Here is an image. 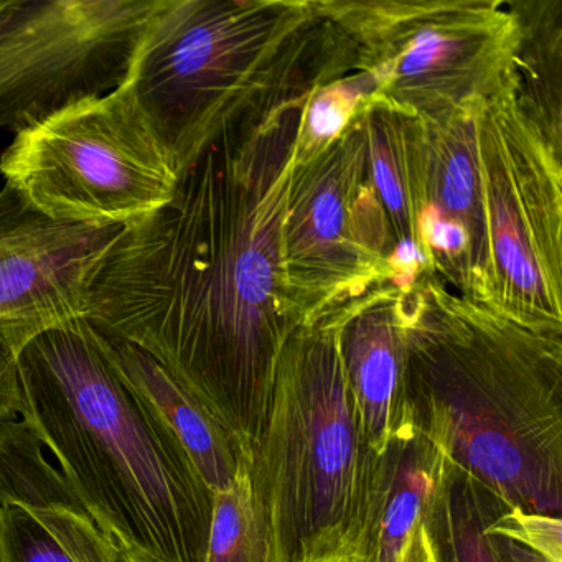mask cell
Here are the masks:
<instances>
[{
    "label": "cell",
    "mask_w": 562,
    "mask_h": 562,
    "mask_svg": "<svg viewBox=\"0 0 562 562\" xmlns=\"http://www.w3.org/2000/svg\"><path fill=\"white\" fill-rule=\"evenodd\" d=\"M318 18L317 0H162L124 87L177 176Z\"/></svg>",
    "instance_id": "cell-5"
},
{
    "label": "cell",
    "mask_w": 562,
    "mask_h": 562,
    "mask_svg": "<svg viewBox=\"0 0 562 562\" xmlns=\"http://www.w3.org/2000/svg\"><path fill=\"white\" fill-rule=\"evenodd\" d=\"M368 162L393 236L394 278L413 281L426 271L420 222L426 209V121L378 101L360 104Z\"/></svg>",
    "instance_id": "cell-15"
},
{
    "label": "cell",
    "mask_w": 562,
    "mask_h": 562,
    "mask_svg": "<svg viewBox=\"0 0 562 562\" xmlns=\"http://www.w3.org/2000/svg\"><path fill=\"white\" fill-rule=\"evenodd\" d=\"M0 173L47 218L91 226H126L153 215L179 182L124 85L18 134Z\"/></svg>",
    "instance_id": "cell-7"
},
{
    "label": "cell",
    "mask_w": 562,
    "mask_h": 562,
    "mask_svg": "<svg viewBox=\"0 0 562 562\" xmlns=\"http://www.w3.org/2000/svg\"><path fill=\"white\" fill-rule=\"evenodd\" d=\"M325 81L308 50L245 98L180 170L172 200L124 226L88 292L83 318L156 358L248 462L302 325L285 292L282 225L305 106Z\"/></svg>",
    "instance_id": "cell-1"
},
{
    "label": "cell",
    "mask_w": 562,
    "mask_h": 562,
    "mask_svg": "<svg viewBox=\"0 0 562 562\" xmlns=\"http://www.w3.org/2000/svg\"><path fill=\"white\" fill-rule=\"evenodd\" d=\"M371 94L370 78L357 70L315 88L305 106L295 162H307L324 153L344 133L355 111L363 101L370 100Z\"/></svg>",
    "instance_id": "cell-21"
},
{
    "label": "cell",
    "mask_w": 562,
    "mask_h": 562,
    "mask_svg": "<svg viewBox=\"0 0 562 562\" xmlns=\"http://www.w3.org/2000/svg\"><path fill=\"white\" fill-rule=\"evenodd\" d=\"M4 562H77L31 512L21 506L0 508Z\"/></svg>",
    "instance_id": "cell-23"
},
{
    "label": "cell",
    "mask_w": 562,
    "mask_h": 562,
    "mask_svg": "<svg viewBox=\"0 0 562 562\" xmlns=\"http://www.w3.org/2000/svg\"><path fill=\"white\" fill-rule=\"evenodd\" d=\"M482 104L439 123L426 121V209L420 241L427 269L439 281L490 307L485 195L476 149V114Z\"/></svg>",
    "instance_id": "cell-12"
},
{
    "label": "cell",
    "mask_w": 562,
    "mask_h": 562,
    "mask_svg": "<svg viewBox=\"0 0 562 562\" xmlns=\"http://www.w3.org/2000/svg\"><path fill=\"white\" fill-rule=\"evenodd\" d=\"M19 376L22 417L104 535L160 562H205L213 492L87 318L32 335Z\"/></svg>",
    "instance_id": "cell-3"
},
{
    "label": "cell",
    "mask_w": 562,
    "mask_h": 562,
    "mask_svg": "<svg viewBox=\"0 0 562 562\" xmlns=\"http://www.w3.org/2000/svg\"><path fill=\"white\" fill-rule=\"evenodd\" d=\"M317 562H350L347 558H328V559H322V561Z\"/></svg>",
    "instance_id": "cell-26"
},
{
    "label": "cell",
    "mask_w": 562,
    "mask_h": 562,
    "mask_svg": "<svg viewBox=\"0 0 562 562\" xmlns=\"http://www.w3.org/2000/svg\"><path fill=\"white\" fill-rule=\"evenodd\" d=\"M492 529L538 552L549 562H562L561 518L521 512L506 506L493 518Z\"/></svg>",
    "instance_id": "cell-24"
},
{
    "label": "cell",
    "mask_w": 562,
    "mask_h": 562,
    "mask_svg": "<svg viewBox=\"0 0 562 562\" xmlns=\"http://www.w3.org/2000/svg\"><path fill=\"white\" fill-rule=\"evenodd\" d=\"M124 226L55 222L0 190V330L29 337L83 317L91 281Z\"/></svg>",
    "instance_id": "cell-11"
},
{
    "label": "cell",
    "mask_w": 562,
    "mask_h": 562,
    "mask_svg": "<svg viewBox=\"0 0 562 562\" xmlns=\"http://www.w3.org/2000/svg\"><path fill=\"white\" fill-rule=\"evenodd\" d=\"M0 562H4V554H2V518H0Z\"/></svg>",
    "instance_id": "cell-27"
},
{
    "label": "cell",
    "mask_w": 562,
    "mask_h": 562,
    "mask_svg": "<svg viewBox=\"0 0 562 562\" xmlns=\"http://www.w3.org/2000/svg\"><path fill=\"white\" fill-rule=\"evenodd\" d=\"M506 503L488 486L447 462L430 513V548L436 562H549L538 552L492 529Z\"/></svg>",
    "instance_id": "cell-17"
},
{
    "label": "cell",
    "mask_w": 562,
    "mask_h": 562,
    "mask_svg": "<svg viewBox=\"0 0 562 562\" xmlns=\"http://www.w3.org/2000/svg\"><path fill=\"white\" fill-rule=\"evenodd\" d=\"M341 364L358 419L374 453L403 427L406 299L403 282L386 279L341 304Z\"/></svg>",
    "instance_id": "cell-14"
},
{
    "label": "cell",
    "mask_w": 562,
    "mask_h": 562,
    "mask_svg": "<svg viewBox=\"0 0 562 562\" xmlns=\"http://www.w3.org/2000/svg\"><path fill=\"white\" fill-rule=\"evenodd\" d=\"M341 304L308 318L289 337L248 465L278 562L347 555L378 457L341 364Z\"/></svg>",
    "instance_id": "cell-4"
},
{
    "label": "cell",
    "mask_w": 562,
    "mask_h": 562,
    "mask_svg": "<svg viewBox=\"0 0 562 562\" xmlns=\"http://www.w3.org/2000/svg\"><path fill=\"white\" fill-rule=\"evenodd\" d=\"M162 0H0V127L18 134L126 83Z\"/></svg>",
    "instance_id": "cell-10"
},
{
    "label": "cell",
    "mask_w": 562,
    "mask_h": 562,
    "mask_svg": "<svg viewBox=\"0 0 562 562\" xmlns=\"http://www.w3.org/2000/svg\"><path fill=\"white\" fill-rule=\"evenodd\" d=\"M446 469V457L429 439L401 427L374 460L345 558L350 562H436L427 525Z\"/></svg>",
    "instance_id": "cell-13"
},
{
    "label": "cell",
    "mask_w": 562,
    "mask_h": 562,
    "mask_svg": "<svg viewBox=\"0 0 562 562\" xmlns=\"http://www.w3.org/2000/svg\"><path fill=\"white\" fill-rule=\"evenodd\" d=\"M246 463L228 488L213 493L205 562H278L274 535Z\"/></svg>",
    "instance_id": "cell-20"
},
{
    "label": "cell",
    "mask_w": 562,
    "mask_h": 562,
    "mask_svg": "<svg viewBox=\"0 0 562 562\" xmlns=\"http://www.w3.org/2000/svg\"><path fill=\"white\" fill-rule=\"evenodd\" d=\"M403 285V426L515 508L561 518L562 331L470 301L429 269Z\"/></svg>",
    "instance_id": "cell-2"
},
{
    "label": "cell",
    "mask_w": 562,
    "mask_h": 562,
    "mask_svg": "<svg viewBox=\"0 0 562 562\" xmlns=\"http://www.w3.org/2000/svg\"><path fill=\"white\" fill-rule=\"evenodd\" d=\"M345 35L370 100L439 123L516 94L515 15L506 0H317Z\"/></svg>",
    "instance_id": "cell-6"
},
{
    "label": "cell",
    "mask_w": 562,
    "mask_h": 562,
    "mask_svg": "<svg viewBox=\"0 0 562 562\" xmlns=\"http://www.w3.org/2000/svg\"><path fill=\"white\" fill-rule=\"evenodd\" d=\"M42 522L77 562H160L113 536L104 535L93 519L85 516L54 513L44 516Z\"/></svg>",
    "instance_id": "cell-22"
},
{
    "label": "cell",
    "mask_w": 562,
    "mask_h": 562,
    "mask_svg": "<svg viewBox=\"0 0 562 562\" xmlns=\"http://www.w3.org/2000/svg\"><path fill=\"white\" fill-rule=\"evenodd\" d=\"M44 440L25 417L0 423V508L21 506L32 515L64 512L88 516L80 496L45 456Z\"/></svg>",
    "instance_id": "cell-19"
},
{
    "label": "cell",
    "mask_w": 562,
    "mask_h": 562,
    "mask_svg": "<svg viewBox=\"0 0 562 562\" xmlns=\"http://www.w3.org/2000/svg\"><path fill=\"white\" fill-rule=\"evenodd\" d=\"M394 243L368 162L360 108L314 159L295 162L282 225L289 304L304 324L394 278Z\"/></svg>",
    "instance_id": "cell-9"
},
{
    "label": "cell",
    "mask_w": 562,
    "mask_h": 562,
    "mask_svg": "<svg viewBox=\"0 0 562 562\" xmlns=\"http://www.w3.org/2000/svg\"><path fill=\"white\" fill-rule=\"evenodd\" d=\"M93 328L114 367L176 434L210 490L228 488L249 463L235 437L156 358Z\"/></svg>",
    "instance_id": "cell-16"
},
{
    "label": "cell",
    "mask_w": 562,
    "mask_h": 562,
    "mask_svg": "<svg viewBox=\"0 0 562 562\" xmlns=\"http://www.w3.org/2000/svg\"><path fill=\"white\" fill-rule=\"evenodd\" d=\"M476 149L485 195L490 308L538 330L562 331V157L515 94L480 106Z\"/></svg>",
    "instance_id": "cell-8"
},
{
    "label": "cell",
    "mask_w": 562,
    "mask_h": 562,
    "mask_svg": "<svg viewBox=\"0 0 562 562\" xmlns=\"http://www.w3.org/2000/svg\"><path fill=\"white\" fill-rule=\"evenodd\" d=\"M515 15L518 106L562 157V0H506Z\"/></svg>",
    "instance_id": "cell-18"
},
{
    "label": "cell",
    "mask_w": 562,
    "mask_h": 562,
    "mask_svg": "<svg viewBox=\"0 0 562 562\" xmlns=\"http://www.w3.org/2000/svg\"><path fill=\"white\" fill-rule=\"evenodd\" d=\"M29 335L0 330V423L22 416L21 376H19V353Z\"/></svg>",
    "instance_id": "cell-25"
}]
</instances>
